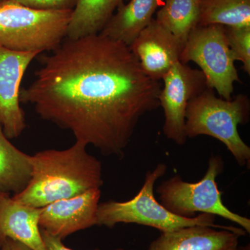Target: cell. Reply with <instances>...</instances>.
<instances>
[{"instance_id":"cell-10","label":"cell","mask_w":250,"mask_h":250,"mask_svg":"<svg viewBox=\"0 0 250 250\" xmlns=\"http://www.w3.org/2000/svg\"><path fill=\"white\" fill-rule=\"evenodd\" d=\"M100 197V188H93L77 196L52 202L41 208L39 226L62 240L77 231L91 228L96 225Z\"/></svg>"},{"instance_id":"cell-21","label":"cell","mask_w":250,"mask_h":250,"mask_svg":"<svg viewBox=\"0 0 250 250\" xmlns=\"http://www.w3.org/2000/svg\"><path fill=\"white\" fill-rule=\"evenodd\" d=\"M41 236H42V241L47 250H73L70 248H67L65 245L62 243V239L58 237L52 236L49 234L47 231L41 229ZM94 250H100L95 249ZM114 250H125L124 249H116Z\"/></svg>"},{"instance_id":"cell-25","label":"cell","mask_w":250,"mask_h":250,"mask_svg":"<svg viewBox=\"0 0 250 250\" xmlns=\"http://www.w3.org/2000/svg\"><path fill=\"white\" fill-rule=\"evenodd\" d=\"M4 194H6V193H3V192H0V197H1V195H4Z\"/></svg>"},{"instance_id":"cell-18","label":"cell","mask_w":250,"mask_h":250,"mask_svg":"<svg viewBox=\"0 0 250 250\" xmlns=\"http://www.w3.org/2000/svg\"><path fill=\"white\" fill-rule=\"evenodd\" d=\"M250 27V0H201L198 26Z\"/></svg>"},{"instance_id":"cell-8","label":"cell","mask_w":250,"mask_h":250,"mask_svg":"<svg viewBox=\"0 0 250 250\" xmlns=\"http://www.w3.org/2000/svg\"><path fill=\"white\" fill-rule=\"evenodd\" d=\"M162 80L164 87L159 94V103L165 118L163 131L167 139L178 146H184L188 139L185 131L188 104L209 86L201 70L180 62L171 67Z\"/></svg>"},{"instance_id":"cell-22","label":"cell","mask_w":250,"mask_h":250,"mask_svg":"<svg viewBox=\"0 0 250 250\" xmlns=\"http://www.w3.org/2000/svg\"><path fill=\"white\" fill-rule=\"evenodd\" d=\"M0 250H34L21 242L6 238L0 246Z\"/></svg>"},{"instance_id":"cell-9","label":"cell","mask_w":250,"mask_h":250,"mask_svg":"<svg viewBox=\"0 0 250 250\" xmlns=\"http://www.w3.org/2000/svg\"><path fill=\"white\" fill-rule=\"evenodd\" d=\"M40 54L0 47V128L9 140L21 136L27 127L20 100L21 85L28 67Z\"/></svg>"},{"instance_id":"cell-16","label":"cell","mask_w":250,"mask_h":250,"mask_svg":"<svg viewBox=\"0 0 250 250\" xmlns=\"http://www.w3.org/2000/svg\"><path fill=\"white\" fill-rule=\"evenodd\" d=\"M32 170L31 156L15 147L0 128V192L14 195L22 192Z\"/></svg>"},{"instance_id":"cell-5","label":"cell","mask_w":250,"mask_h":250,"mask_svg":"<svg viewBox=\"0 0 250 250\" xmlns=\"http://www.w3.org/2000/svg\"><path fill=\"white\" fill-rule=\"evenodd\" d=\"M72 11L0 4V47L20 52H50L66 38Z\"/></svg>"},{"instance_id":"cell-6","label":"cell","mask_w":250,"mask_h":250,"mask_svg":"<svg viewBox=\"0 0 250 250\" xmlns=\"http://www.w3.org/2000/svg\"><path fill=\"white\" fill-rule=\"evenodd\" d=\"M224 168L223 158L213 155L208 160L205 176L199 182H184L178 174L164 181L156 189L161 205L171 213L184 218H193L196 213L218 215L236 223L250 233V219L231 211L224 205L216 182Z\"/></svg>"},{"instance_id":"cell-20","label":"cell","mask_w":250,"mask_h":250,"mask_svg":"<svg viewBox=\"0 0 250 250\" xmlns=\"http://www.w3.org/2000/svg\"><path fill=\"white\" fill-rule=\"evenodd\" d=\"M33 9L50 11H72L78 0H7Z\"/></svg>"},{"instance_id":"cell-2","label":"cell","mask_w":250,"mask_h":250,"mask_svg":"<svg viewBox=\"0 0 250 250\" xmlns=\"http://www.w3.org/2000/svg\"><path fill=\"white\" fill-rule=\"evenodd\" d=\"M75 141L65 149H46L31 156L32 174L24 190L13 195L22 205L42 208L52 202L100 188L104 184L101 161Z\"/></svg>"},{"instance_id":"cell-13","label":"cell","mask_w":250,"mask_h":250,"mask_svg":"<svg viewBox=\"0 0 250 250\" xmlns=\"http://www.w3.org/2000/svg\"><path fill=\"white\" fill-rule=\"evenodd\" d=\"M41 208L16 201L9 194L0 197V246L6 238L21 242L34 250H47L39 226Z\"/></svg>"},{"instance_id":"cell-14","label":"cell","mask_w":250,"mask_h":250,"mask_svg":"<svg viewBox=\"0 0 250 250\" xmlns=\"http://www.w3.org/2000/svg\"><path fill=\"white\" fill-rule=\"evenodd\" d=\"M163 2L164 0H129L118 8L100 34L129 47L152 22Z\"/></svg>"},{"instance_id":"cell-11","label":"cell","mask_w":250,"mask_h":250,"mask_svg":"<svg viewBox=\"0 0 250 250\" xmlns=\"http://www.w3.org/2000/svg\"><path fill=\"white\" fill-rule=\"evenodd\" d=\"M184 44L155 19L145 28L129 46L143 71L160 82L179 62Z\"/></svg>"},{"instance_id":"cell-12","label":"cell","mask_w":250,"mask_h":250,"mask_svg":"<svg viewBox=\"0 0 250 250\" xmlns=\"http://www.w3.org/2000/svg\"><path fill=\"white\" fill-rule=\"evenodd\" d=\"M246 233L241 228L217 230L207 225H193L161 233L147 250H236L240 236Z\"/></svg>"},{"instance_id":"cell-17","label":"cell","mask_w":250,"mask_h":250,"mask_svg":"<svg viewBox=\"0 0 250 250\" xmlns=\"http://www.w3.org/2000/svg\"><path fill=\"white\" fill-rule=\"evenodd\" d=\"M201 0H164L155 20L185 45L199 25Z\"/></svg>"},{"instance_id":"cell-24","label":"cell","mask_w":250,"mask_h":250,"mask_svg":"<svg viewBox=\"0 0 250 250\" xmlns=\"http://www.w3.org/2000/svg\"><path fill=\"white\" fill-rule=\"evenodd\" d=\"M5 1H6V0H0V4H1V3L4 2Z\"/></svg>"},{"instance_id":"cell-3","label":"cell","mask_w":250,"mask_h":250,"mask_svg":"<svg viewBox=\"0 0 250 250\" xmlns=\"http://www.w3.org/2000/svg\"><path fill=\"white\" fill-rule=\"evenodd\" d=\"M250 102L239 94L230 100L219 98L208 87L190 100L185 117L187 138L205 135L223 143L241 167L250 164V147L242 139L238 126L248 123Z\"/></svg>"},{"instance_id":"cell-15","label":"cell","mask_w":250,"mask_h":250,"mask_svg":"<svg viewBox=\"0 0 250 250\" xmlns=\"http://www.w3.org/2000/svg\"><path fill=\"white\" fill-rule=\"evenodd\" d=\"M125 0H78L72 10L67 39L100 34Z\"/></svg>"},{"instance_id":"cell-23","label":"cell","mask_w":250,"mask_h":250,"mask_svg":"<svg viewBox=\"0 0 250 250\" xmlns=\"http://www.w3.org/2000/svg\"><path fill=\"white\" fill-rule=\"evenodd\" d=\"M236 250H250V245L247 244L246 246H238Z\"/></svg>"},{"instance_id":"cell-1","label":"cell","mask_w":250,"mask_h":250,"mask_svg":"<svg viewBox=\"0 0 250 250\" xmlns=\"http://www.w3.org/2000/svg\"><path fill=\"white\" fill-rule=\"evenodd\" d=\"M39 60L21 103L103 156L123 158L140 120L160 106L161 82L120 41L100 34L66 38Z\"/></svg>"},{"instance_id":"cell-19","label":"cell","mask_w":250,"mask_h":250,"mask_svg":"<svg viewBox=\"0 0 250 250\" xmlns=\"http://www.w3.org/2000/svg\"><path fill=\"white\" fill-rule=\"evenodd\" d=\"M229 45L235 61L243 63V69L250 74V27H227Z\"/></svg>"},{"instance_id":"cell-7","label":"cell","mask_w":250,"mask_h":250,"mask_svg":"<svg viewBox=\"0 0 250 250\" xmlns=\"http://www.w3.org/2000/svg\"><path fill=\"white\" fill-rule=\"evenodd\" d=\"M179 62L196 63L210 88L216 90L224 100L232 99L233 83L240 82V79L225 27L197 26L188 36Z\"/></svg>"},{"instance_id":"cell-4","label":"cell","mask_w":250,"mask_h":250,"mask_svg":"<svg viewBox=\"0 0 250 250\" xmlns=\"http://www.w3.org/2000/svg\"><path fill=\"white\" fill-rule=\"evenodd\" d=\"M167 166L158 164L147 171L144 184L139 193L125 202L108 200L99 204L96 225L113 228L119 223H133L150 227L161 233L170 232L185 227L207 225L218 229H236V227L215 224V215L201 213L193 218H184L169 211L156 200L154 188L156 181L166 173Z\"/></svg>"}]
</instances>
